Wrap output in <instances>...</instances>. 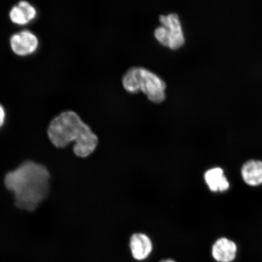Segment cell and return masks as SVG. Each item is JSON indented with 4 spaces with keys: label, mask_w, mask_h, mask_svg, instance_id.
<instances>
[{
    "label": "cell",
    "mask_w": 262,
    "mask_h": 262,
    "mask_svg": "<svg viewBox=\"0 0 262 262\" xmlns=\"http://www.w3.org/2000/svg\"><path fill=\"white\" fill-rule=\"evenodd\" d=\"M50 178L44 165L29 160L8 172L5 184L14 193L16 207L34 211L48 195Z\"/></svg>",
    "instance_id": "obj_1"
},
{
    "label": "cell",
    "mask_w": 262,
    "mask_h": 262,
    "mask_svg": "<svg viewBox=\"0 0 262 262\" xmlns=\"http://www.w3.org/2000/svg\"><path fill=\"white\" fill-rule=\"evenodd\" d=\"M51 142L58 148H64L74 142L75 155L85 158L98 145V137L90 127L74 111L62 113L49 124L48 131Z\"/></svg>",
    "instance_id": "obj_2"
},
{
    "label": "cell",
    "mask_w": 262,
    "mask_h": 262,
    "mask_svg": "<svg viewBox=\"0 0 262 262\" xmlns=\"http://www.w3.org/2000/svg\"><path fill=\"white\" fill-rule=\"evenodd\" d=\"M122 84L124 89L129 93L143 92L154 103H161L166 98L165 81L158 75L145 68H129L123 76Z\"/></svg>",
    "instance_id": "obj_3"
},
{
    "label": "cell",
    "mask_w": 262,
    "mask_h": 262,
    "mask_svg": "<svg viewBox=\"0 0 262 262\" xmlns=\"http://www.w3.org/2000/svg\"><path fill=\"white\" fill-rule=\"evenodd\" d=\"M159 21L162 25L155 31L157 41L171 49L182 47L185 44V38L178 14L171 13L168 15H160Z\"/></svg>",
    "instance_id": "obj_4"
},
{
    "label": "cell",
    "mask_w": 262,
    "mask_h": 262,
    "mask_svg": "<svg viewBox=\"0 0 262 262\" xmlns=\"http://www.w3.org/2000/svg\"><path fill=\"white\" fill-rule=\"evenodd\" d=\"M10 42L12 51L19 56H26L34 53L38 47L37 37L28 30L13 35Z\"/></svg>",
    "instance_id": "obj_5"
},
{
    "label": "cell",
    "mask_w": 262,
    "mask_h": 262,
    "mask_svg": "<svg viewBox=\"0 0 262 262\" xmlns=\"http://www.w3.org/2000/svg\"><path fill=\"white\" fill-rule=\"evenodd\" d=\"M237 246L230 239L222 237L213 245L211 254L217 262H232L237 257Z\"/></svg>",
    "instance_id": "obj_6"
},
{
    "label": "cell",
    "mask_w": 262,
    "mask_h": 262,
    "mask_svg": "<svg viewBox=\"0 0 262 262\" xmlns=\"http://www.w3.org/2000/svg\"><path fill=\"white\" fill-rule=\"evenodd\" d=\"M129 245L133 257L137 261L146 260L152 251V241L145 234H133L130 237Z\"/></svg>",
    "instance_id": "obj_7"
},
{
    "label": "cell",
    "mask_w": 262,
    "mask_h": 262,
    "mask_svg": "<svg viewBox=\"0 0 262 262\" xmlns=\"http://www.w3.org/2000/svg\"><path fill=\"white\" fill-rule=\"evenodd\" d=\"M241 174L244 181L248 185L257 186L262 185V161L248 160L242 166Z\"/></svg>",
    "instance_id": "obj_8"
},
{
    "label": "cell",
    "mask_w": 262,
    "mask_h": 262,
    "mask_svg": "<svg viewBox=\"0 0 262 262\" xmlns=\"http://www.w3.org/2000/svg\"><path fill=\"white\" fill-rule=\"evenodd\" d=\"M37 15L36 9L28 2H19L18 5L14 6L11 11L9 16L14 24L24 25L33 20Z\"/></svg>",
    "instance_id": "obj_9"
},
{
    "label": "cell",
    "mask_w": 262,
    "mask_h": 262,
    "mask_svg": "<svg viewBox=\"0 0 262 262\" xmlns=\"http://www.w3.org/2000/svg\"><path fill=\"white\" fill-rule=\"evenodd\" d=\"M205 180L212 192H224L229 188V183L221 168L209 169L205 173Z\"/></svg>",
    "instance_id": "obj_10"
},
{
    "label": "cell",
    "mask_w": 262,
    "mask_h": 262,
    "mask_svg": "<svg viewBox=\"0 0 262 262\" xmlns=\"http://www.w3.org/2000/svg\"><path fill=\"white\" fill-rule=\"evenodd\" d=\"M6 119V113L4 107L0 104V127L5 124Z\"/></svg>",
    "instance_id": "obj_11"
},
{
    "label": "cell",
    "mask_w": 262,
    "mask_h": 262,
    "mask_svg": "<svg viewBox=\"0 0 262 262\" xmlns=\"http://www.w3.org/2000/svg\"><path fill=\"white\" fill-rule=\"evenodd\" d=\"M160 262H177L175 260H172V259H166Z\"/></svg>",
    "instance_id": "obj_12"
}]
</instances>
